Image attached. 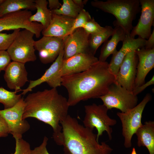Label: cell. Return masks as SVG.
Listing matches in <instances>:
<instances>
[{"label": "cell", "mask_w": 154, "mask_h": 154, "mask_svg": "<svg viewBox=\"0 0 154 154\" xmlns=\"http://www.w3.org/2000/svg\"><path fill=\"white\" fill-rule=\"evenodd\" d=\"M24 100L23 119L34 117L50 125L54 141L62 146V127L60 124L68 115L70 106L67 99L59 94L56 88H52L30 93Z\"/></svg>", "instance_id": "1"}, {"label": "cell", "mask_w": 154, "mask_h": 154, "mask_svg": "<svg viewBox=\"0 0 154 154\" xmlns=\"http://www.w3.org/2000/svg\"><path fill=\"white\" fill-rule=\"evenodd\" d=\"M115 80L109 70V63L98 60L85 71L62 77L61 86L67 91L68 105L73 106L104 95Z\"/></svg>", "instance_id": "2"}, {"label": "cell", "mask_w": 154, "mask_h": 154, "mask_svg": "<svg viewBox=\"0 0 154 154\" xmlns=\"http://www.w3.org/2000/svg\"><path fill=\"white\" fill-rule=\"evenodd\" d=\"M64 154H110L112 149L105 142L100 143L92 130L68 115L60 122Z\"/></svg>", "instance_id": "3"}, {"label": "cell", "mask_w": 154, "mask_h": 154, "mask_svg": "<svg viewBox=\"0 0 154 154\" xmlns=\"http://www.w3.org/2000/svg\"><path fill=\"white\" fill-rule=\"evenodd\" d=\"M92 6L104 12L113 15L116 20L113 24L119 26L126 35H130L132 23L141 10L139 0H95L91 2Z\"/></svg>", "instance_id": "4"}, {"label": "cell", "mask_w": 154, "mask_h": 154, "mask_svg": "<svg viewBox=\"0 0 154 154\" xmlns=\"http://www.w3.org/2000/svg\"><path fill=\"white\" fill-rule=\"evenodd\" d=\"M85 116L83 121L84 126L93 130L95 128L97 131V140L106 131L109 139H112L113 132L111 126L117 123L116 120L110 118L108 115V110L103 104L97 105L93 103L84 106Z\"/></svg>", "instance_id": "5"}, {"label": "cell", "mask_w": 154, "mask_h": 154, "mask_svg": "<svg viewBox=\"0 0 154 154\" xmlns=\"http://www.w3.org/2000/svg\"><path fill=\"white\" fill-rule=\"evenodd\" d=\"M151 99V94L147 93L141 102L133 108L125 112L117 113L121 123L122 135L124 139V145L126 148L131 147L132 137L142 125L141 121L143 112Z\"/></svg>", "instance_id": "6"}, {"label": "cell", "mask_w": 154, "mask_h": 154, "mask_svg": "<svg viewBox=\"0 0 154 154\" xmlns=\"http://www.w3.org/2000/svg\"><path fill=\"white\" fill-rule=\"evenodd\" d=\"M34 35L33 32L27 29L20 31L6 50L11 60L24 64L36 60Z\"/></svg>", "instance_id": "7"}, {"label": "cell", "mask_w": 154, "mask_h": 154, "mask_svg": "<svg viewBox=\"0 0 154 154\" xmlns=\"http://www.w3.org/2000/svg\"><path fill=\"white\" fill-rule=\"evenodd\" d=\"M99 98L108 110L115 108L123 113L135 107L138 101L137 96L115 82L110 86L106 93Z\"/></svg>", "instance_id": "8"}, {"label": "cell", "mask_w": 154, "mask_h": 154, "mask_svg": "<svg viewBox=\"0 0 154 154\" xmlns=\"http://www.w3.org/2000/svg\"><path fill=\"white\" fill-rule=\"evenodd\" d=\"M25 106L24 100L22 98L13 107L0 110V114L7 124L9 134L15 139L22 138L23 135L30 128L29 122L22 119Z\"/></svg>", "instance_id": "9"}, {"label": "cell", "mask_w": 154, "mask_h": 154, "mask_svg": "<svg viewBox=\"0 0 154 154\" xmlns=\"http://www.w3.org/2000/svg\"><path fill=\"white\" fill-rule=\"evenodd\" d=\"M138 58L135 50L127 54L120 66L115 82L132 93L135 88Z\"/></svg>", "instance_id": "10"}, {"label": "cell", "mask_w": 154, "mask_h": 154, "mask_svg": "<svg viewBox=\"0 0 154 154\" xmlns=\"http://www.w3.org/2000/svg\"><path fill=\"white\" fill-rule=\"evenodd\" d=\"M64 48L58 56L44 74L35 80H30L28 87L24 90L21 95H25L32 91L35 87L44 82H46L52 88H56L61 86L62 76L61 69L63 60Z\"/></svg>", "instance_id": "11"}, {"label": "cell", "mask_w": 154, "mask_h": 154, "mask_svg": "<svg viewBox=\"0 0 154 154\" xmlns=\"http://www.w3.org/2000/svg\"><path fill=\"white\" fill-rule=\"evenodd\" d=\"M139 1L141 9L140 17L129 35L133 38L138 35L142 39H148L151 33V27L154 23V0H139Z\"/></svg>", "instance_id": "12"}, {"label": "cell", "mask_w": 154, "mask_h": 154, "mask_svg": "<svg viewBox=\"0 0 154 154\" xmlns=\"http://www.w3.org/2000/svg\"><path fill=\"white\" fill-rule=\"evenodd\" d=\"M89 36L83 28H80L64 38L63 60L79 54L90 53Z\"/></svg>", "instance_id": "13"}, {"label": "cell", "mask_w": 154, "mask_h": 154, "mask_svg": "<svg viewBox=\"0 0 154 154\" xmlns=\"http://www.w3.org/2000/svg\"><path fill=\"white\" fill-rule=\"evenodd\" d=\"M63 38L43 36L35 41V50L38 52L39 59L44 64L53 62L64 48Z\"/></svg>", "instance_id": "14"}, {"label": "cell", "mask_w": 154, "mask_h": 154, "mask_svg": "<svg viewBox=\"0 0 154 154\" xmlns=\"http://www.w3.org/2000/svg\"><path fill=\"white\" fill-rule=\"evenodd\" d=\"M98 61V59L89 53L77 54L63 60L62 69V77L86 71Z\"/></svg>", "instance_id": "15"}, {"label": "cell", "mask_w": 154, "mask_h": 154, "mask_svg": "<svg viewBox=\"0 0 154 154\" xmlns=\"http://www.w3.org/2000/svg\"><path fill=\"white\" fill-rule=\"evenodd\" d=\"M146 40L138 37L137 38L126 35L123 41L122 46L119 50L112 54L110 63L109 70L116 78L124 58L130 52L144 47Z\"/></svg>", "instance_id": "16"}, {"label": "cell", "mask_w": 154, "mask_h": 154, "mask_svg": "<svg viewBox=\"0 0 154 154\" xmlns=\"http://www.w3.org/2000/svg\"><path fill=\"white\" fill-rule=\"evenodd\" d=\"M5 71L4 78L7 87L17 93L28 81L25 64L11 62Z\"/></svg>", "instance_id": "17"}, {"label": "cell", "mask_w": 154, "mask_h": 154, "mask_svg": "<svg viewBox=\"0 0 154 154\" xmlns=\"http://www.w3.org/2000/svg\"><path fill=\"white\" fill-rule=\"evenodd\" d=\"M74 19L52 13L49 25L41 33L43 36L64 38L71 33Z\"/></svg>", "instance_id": "18"}, {"label": "cell", "mask_w": 154, "mask_h": 154, "mask_svg": "<svg viewBox=\"0 0 154 154\" xmlns=\"http://www.w3.org/2000/svg\"><path fill=\"white\" fill-rule=\"evenodd\" d=\"M135 52L138 62L135 88L145 83L146 77L154 67V48L147 49L144 47L135 50Z\"/></svg>", "instance_id": "19"}, {"label": "cell", "mask_w": 154, "mask_h": 154, "mask_svg": "<svg viewBox=\"0 0 154 154\" xmlns=\"http://www.w3.org/2000/svg\"><path fill=\"white\" fill-rule=\"evenodd\" d=\"M137 145L147 149L149 154H154V122L149 121L144 123L137 131Z\"/></svg>", "instance_id": "20"}, {"label": "cell", "mask_w": 154, "mask_h": 154, "mask_svg": "<svg viewBox=\"0 0 154 154\" xmlns=\"http://www.w3.org/2000/svg\"><path fill=\"white\" fill-rule=\"evenodd\" d=\"M114 32L111 38L107 40L104 42L101 50L98 60L104 62L111 54L116 53L117 46L120 41L124 40L126 33L123 29L120 27L116 26L114 29Z\"/></svg>", "instance_id": "21"}, {"label": "cell", "mask_w": 154, "mask_h": 154, "mask_svg": "<svg viewBox=\"0 0 154 154\" xmlns=\"http://www.w3.org/2000/svg\"><path fill=\"white\" fill-rule=\"evenodd\" d=\"M34 2L37 12L30 17L31 22L40 23L42 26L43 29H46L50 24L52 13L47 8L48 1L46 0H35Z\"/></svg>", "instance_id": "22"}, {"label": "cell", "mask_w": 154, "mask_h": 154, "mask_svg": "<svg viewBox=\"0 0 154 154\" xmlns=\"http://www.w3.org/2000/svg\"><path fill=\"white\" fill-rule=\"evenodd\" d=\"M1 6L3 9L2 16L23 10L30 11L36 9L34 0H4Z\"/></svg>", "instance_id": "23"}, {"label": "cell", "mask_w": 154, "mask_h": 154, "mask_svg": "<svg viewBox=\"0 0 154 154\" xmlns=\"http://www.w3.org/2000/svg\"><path fill=\"white\" fill-rule=\"evenodd\" d=\"M114 29L111 26H106L102 31L89 35L88 45L89 52L94 55L99 46L108 40L113 34Z\"/></svg>", "instance_id": "24"}, {"label": "cell", "mask_w": 154, "mask_h": 154, "mask_svg": "<svg viewBox=\"0 0 154 154\" xmlns=\"http://www.w3.org/2000/svg\"><path fill=\"white\" fill-rule=\"evenodd\" d=\"M63 4L59 9L51 11L52 13L75 19L82 9L76 5L72 0H63Z\"/></svg>", "instance_id": "25"}, {"label": "cell", "mask_w": 154, "mask_h": 154, "mask_svg": "<svg viewBox=\"0 0 154 154\" xmlns=\"http://www.w3.org/2000/svg\"><path fill=\"white\" fill-rule=\"evenodd\" d=\"M9 91L4 88L0 87V103L4 106V109L11 108L15 105L22 98L21 94Z\"/></svg>", "instance_id": "26"}, {"label": "cell", "mask_w": 154, "mask_h": 154, "mask_svg": "<svg viewBox=\"0 0 154 154\" xmlns=\"http://www.w3.org/2000/svg\"><path fill=\"white\" fill-rule=\"evenodd\" d=\"M20 31V29H16L9 34L0 33V51L7 50Z\"/></svg>", "instance_id": "27"}, {"label": "cell", "mask_w": 154, "mask_h": 154, "mask_svg": "<svg viewBox=\"0 0 154 154\" xmlns=\"http://www.w3.org/2000/svg\"><path fill=\"white\" fill-rule=\"evenodd\" d=\"M91 19L88 12L84 9H82L74 19L71 33L77 28H83L85 24Z\"/></svg>", "instance_id": "28"}, {"label": "cell", "mask_w": 154, "mask_h": 154, "mask_svg": "<svg viewBox=\"0 0 154 154\" xmlns=\"http://www.w3.org/2000/svg\"><path fill=\"white\" fill-rule=\"evenodd\" d=\"M15 151L12 154H31L29 144L22 138H15Z\"/></svg>", "instance_id": "29"}, {"label": "cell", "mask_w": 154, "mask_h": 154, "mask_svg": "<svg viewBox=\"0 0 154 154\" xmlns=\"http://www.w3.org/2000/svg\"><path fill=\"white\" fill-rule=\"evenodd\" d=\"M86 33L88 35L95 34L102 31L104 27H101L95 21L94 17L88 21L83 27Z\"/></svg>", "instance_id": "30"}, {"label": "cell", "mask_w": 154, "mask_h": 154, "mask_svg": "<svg viewBox=\"0 0 154 154\" xmlns=\"http://www.w3.org/2000/svg\"><path fill=\"white\" fill-rule=\"evenodd\" d=\"M11 60L7 51H0V73L5 71L11 62Z\"/></svg>", "instance_id": "31"}, {"label": "cell", "mask_w": 154, "mask_h": 154, "mask_svg": "<svg viewBox=\"0 0 154 154\" xmlns=\"http://www.w3.org/2000/svg\"><path fill=\"white\" fill-rule=\"evenodd\" d=\"M48 138L45 136L42 143L38 146L31 150V154H50L46 148Z\"/></svg>", "instance_id": "32"}, {"label": "cell", "mask_w": 154, "mask_h": 154, "mask_svg": "<svg viewBox=\"0 0 154 154\" xmlns=\"http://www.w3.org/2000/svg\"><path fill=\"white\" fill-rule=\"evenodd\" d=\"M9 130L7 124L4 119L0 114V138L7 137Z\"/></svg>", "instance_id": "33"}, {"label": "cell", "mask_w": 154, "mask_h": 154, "mask_svg": "<svg viewBox=\"0 0 154 154\" xmlns=\"http://www.w3.org/2000/svg\"><path fill=\"white\" fill-rule=\"evenodd\" d=\"M154 84V76L151 79L146 83L141 85L135 88L132 93L135 95L137 96L138 94L143 91L148 86L153 84Z\"/></svg>", "instance_id": "34"}, {"label": "cell", "mask_w": 154, "mask_h": 154, "mask_svg": "<svg viewBox=\"0 0 154 154\" xmlns=\"http://www.w3.org/2000/svg\"><path fill=\"white\" fill-rule=\"evenodd\" d=\"M144 48L147 49H151L154 48V29L148 40H146Z\"/></svg>", "instance_id": "35"}, {"label": "cell", "mask_w": 154, "mask_h": 154, "mask_svg": "<svg viewBox=\"0 0 154 154\" xmlns=\"http://www.w3.org/2000/svg\"><path fill=\"white\" fill-rule=\"evenodd\" d=\"M48 7L51 11L58 9L62 5L58 0H48Z\"/></svg>", "instance_id": "36"}, {"label": "cell", "mask_w": 154, "mask_h": 154, "mask_svg": "<svg viewBox=\"0 0 154 154\" xmlns=\"http://www.w3.org/2000/svg\"><path fill=\"white\" fill-rule=\"evenodd\" d=\"M74 3L81 9H84V5H85L88 0H72Z\"/></svg>", "instance_id": "37"}, {"label": "cell", "mask_w": 154, "mask_h": 154, "mask_svg": "<svg viewBox=\"0 0 154 154\" xmlns=\"http://www.w3.org/2000/svg\"><path fill=\"white\" fill-rule=\"evenodd\" d=\"M3 9V7L2 6H0V17L2 16Z\"/></svg>", "instance_id": "38"}, {"label": "cell", "mask_w": 154, "mask_h": 154, "mask_svg": "<svg viewBox=\"0 0 154 154\" xmlns=\"http://www.w3.org/2000/svg\"><path fill=\"white\" fill-rule=\"evenodd\" d=\"M131 154H137L135 148L133 147V148Z\"/></svg>", "instance_id": "39"}, {"label": "cell", "mask_w": 154, "mask_h": 154, "mask_svg": "<svg viewBox=\"0 0 154 154\" xmlns=\"http://www.w3.org/2000/svg\"><path fill=\"white\" fill-rule=\"evenodd\" d=\"M4 1V0H0V6L2 4Z\"/></svg>", "instance_id": "40"}]
</instances>
